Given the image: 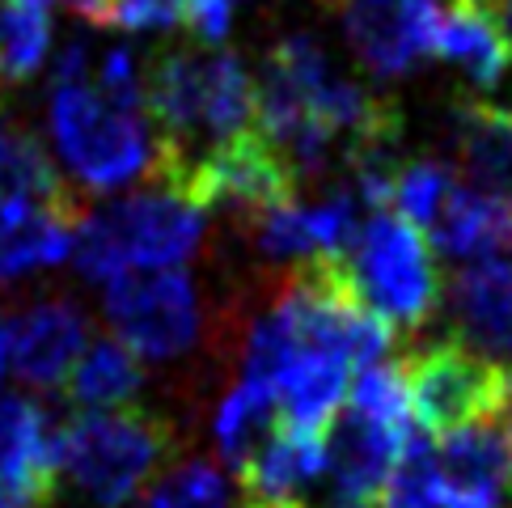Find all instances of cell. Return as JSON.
<instances>
[{"label": "cell", "instance_id": "22", "mask_svg": "<svg viewBox=\"0 0 512 508\" xmlns=\"http://www.w3.org/2000/svg\"><path fill=\"white\" fill-rule=\"evenodd\" d=\"M136 508H233L229 479L204 458L166 466L144 487Z\"/></svg>", "mask_w": 512, "mask_h": 508}, {"label": "cell", "instance_id": "25", "mask_svg": "<svg viewBox=\"0 0 512 508\" xmlns=\"http://www.w3.org/2000/svg\"><path fill=\"white\" fill-rule=\"evenodd\" d=\"M191 0H111V26L119 30H174L187 26Z\"/></svg>", "mask_w": 512, "mask_h": 508}, {"label": "cell", "instance_id": "15", "mask_svg": "<svg viewBox=\"0 0 512 508\" xmlns=\"http://www.w3.org/2000/svg\"><path fill=\"white\" fill-rule=\"evenodd\" d=\"M432 56L462 68L474 89H496L512 64V47L487 0H449L441 9Z\"/></svg>", "mask_w": 512, "mask_h": 508}, {"label": "cell", "instance_id": "17", "mask_svg": "<svg viewBox=\"0 0 512 508\" xmlns=\"http://www.w3.org/2000/svg\"><path fill=\"white\" fill-rule=\"evenodd\" d=\"M326 475V437H305V432L276 428L263 449L237 470L246 500H297Z\"/></svg>", "mask_w": 512, "mask_h": 508}, {"label": "cell", "instance_id": "9", "mask_svg": "<svg viewBox=\"0 0 512 508\" xmlns=\"http://www.w3.org/2000/svg\"><path fill=\"white\" fill-rule=\"evenodd\" d=\"M436 453V508H508L512 449L491 424L449 432Z\"/></svg>", "mask_w": 512, "mask_h": 508}, {"label": "cell", "instance_id": "2", "mask_svg": "<svg viewBox=\"0 0 512 508\" xmlns=\"http://www.w3.org/2000/svg\"><path fill=\"white\" fill-rule=\"evenodd\" d=\"M204 221L208 212L170 187L127 195L81 216L77 238H72V263L85 280L98 284L123 271L178 267L204 242Z\"/></svg>", "mask_w": 512, "mask_h": 508}, {"label": "cell", "instance_id": "23", "mask_svg": "<svg viewBox=\"0 0 512 508\" xmlns=\"http://www.w3.org/2000/svg\"><path fill=\"white\" fill-rule=\"evenodd\" d=\"M453 183H457V170L445 166V161H432V157L402 161L394 174V187H390V212H398L402 221H411L415 229L428 233Z\"/></svg>", "mask_w": 512, "mask_h": 508}, {"label": "cell", "instance_id": "7", "mask_svg": "<svg viewBox=\"0 0 512 508\" xmlns=\"http://www.w3.org/2000/svg\"><path fill=\"white\" fill-rule=\"evenodd\" d=\"M106 322L119 343L144 360H174L199 339V301L187 271L153 267L106 280Z\"/></svg>", "mask_w": 512, "mask_h": 508}, {"label": "cell", "instance_id": "13", "mask_svg": "<svg viewBox=\"0 0 512 508\" xmlns=\"http://www.w3.org/2000/svg\"><path fill=\"white\" fill-rule=\"evenodd\" d=\"M449 140L462 183L512 204V106L462 98L453 106Z\"/></svg>", "mask_w": 512, "mask_h": 508}, {"label": "cell", "instance_id": "29", "mask_svg": "<svg viewBox=\"0 0 512 508\" xmlns=\"http://www.w3.org/2000/svg\"><path fill=\"white\" fill-rule=\"evenodd\" d=\"M5 369H9V322L0 314V377H5Z\"/></svg>", "mask_w": 512, "mask_h": 508}, {"label": "cell", "instance_id": "8", "mask_svg": "<svg viewBox=\"0 0 512 508\" xmlns=\"http://www.w3.org/2000/svg\"><path fill=\"white\" fill-rule=\"evenodd\" d=\"M343 13V30L356 60L373 77H407L432 56L441 0H331Z\"/></svg>", "mask_w": 512, "mask_h": 508}, {"label": "cell", "instance_id": "20", "mask_svg": "<svg viewBox=\"0 0 512 508\" xmlns=\"http://www.w3.org/2000/svg\"><path fill=\"white\" fill-rule=\"evenodd\" d=\"M0 199H43V204H77L60 170L51 166L39 136L26 127H0Z\"/></svg>", "mask_w": 512, "mask_h": 508}, {"label": "cell", "instance_id": "4", "mask_svg": "<svg viewBox=\"0 0 512 508\" xmlns=\"http://www.w3.org/2000/svg\"><path fill=\"white\" fill-rule=\"evenodd\" d=\"M339 271L352 297L390 331H419L445 297V280L424 229L398 212H373L356 242L339 254Z\"/></svg>", "mask_w": 512, "mask_h": 508}, {"label": "cell", "instance_id": "21", "mask_svg": "<svg viewBox=\"0 0 512 508\" xmlns=\"http://www.w3.org/2000/svg\"><path fill=\"white\" fill-rule=\"evenodd\" d=\"M51 47V9L43 0H0V77L26 81Z\"/></svg>", "mask_w": 512, "mask_h": 508}, {"label": "cell", "instance_id": "28", "mask_svg": "<svg viewBox=\"0 0 512 508\" xmlns=\"http://www.w3.org/2000/svg\"><path fill=\"white\" fill-rule=\"evenodd\" d=\"M487 9L496 13V22H500L504 39H508V47H512V0H487Z\"/></svg>", "mask_w": 512, "mask_h": 508}, {"label": "cell", "instance_id": "24", "mask_svg": "<svg viewBox=\"0 0 512 508\" xmlns=\"http://www.w3.org/2000/svg\"><path fill=\"white\" fill-rule=\"evenodd\" d=\"M381 508H436V453L424 432L402 445L381 492Z\"/></svg>", "mask_w": 512, "mask_h": 508}, {"label": "cell", "instance_id": "27", "mask_svg": "<svg viewBox=\"0 0 512 508\" xmlns=\"http://www.w3.org/2000/svg\"><path fill=\"white\" fill-rule=\"evenodd\" d=\"M43 5L47 9L60 5L68 13H77L81 22H89V26H111V0H43Z\"/></svg>", "mask_w": 512, "mask_h": 508}, {"label": "cell", "instance_id": "11", "mask_svg": "<svg viewBox=\"0 0 512 508\" xmlns=\"http://www.w3.org/2000/svg\"><path fill=\"white\" fill-rule=\"evenodd\" d=\"M89 348V322L72 301L56 297L9 322V369L34 390H64Z\"/></svg>", "mask_w": 512, "mask_h": 508}, {"label": "cell", "instance_id": "16", "mask_svg": "<svg viewBox=\"0 0 512 508\" xmlns=\"http://www.w3.org/2000/svg\"><path fill=\"white\" fill-rule=\"evenodd\" d=\"M428 242L462 263L496 259V254L512 250V204L474 191L457 178L436 221L428 225Z\"/></svg>", "mask_w": 512, "mask_h": 508}, {"label": "cell", "instance_id": "26", "mask_svg": "<svg viewBox=\"0 0 512 508\" xmlns=\"http://www.w3.org/2000/svg\"><path fill=\"white\" fill-rule=\"evenodd\" d=\"M233 22V0H191L187 5V26L204 43H221Z\"/></svg>", "mask_w": 512, "mask_h": 508}, {"label": "cell", "instance_id": "3", "mask_svg": "<svg viewBox=\"0 0 512 508\" xmlns=\"http://www.w3.org/2000/svg\"><path fill=\"white\" fill-rule=\"evenodd\" d=\"M47 123L68 174L89 191H115L153 174L157 132L149 115L111 102L89 77L51 85Z\"/></svg>", "mask_w": 512, "mask_h": 508}, {"label": "cell", "instance_id": "14", "mask_svg": "<svg viewBox=\"0 0 512 508\" xmlns=\"http://www.w3.org/2000/svg\"><path fill=\"white\" fill-rule=\"evenodd\" d=\"M81 204L43 199H0V280L72 259Z\"/></svg>", "mask_w": 512, "mask_h": 508}, {"label": "cell", "instance_id": "31", "mask_svg": "<svg viewBox=\"0 0 512 508\" xmlns=\"http://www.w3.org/2000/svg\"><path fill=\"white\" fill-rule=\"evenodd\" d=\"M246 508H305L297 500H246Z\"/></svg>", "mask_w": 512, "mask_h": 508}, {"label": "cell", "instance_id": "19", "mask_svg": "<svg viewBox=\"0 0 512 508\" xmlns=\"http://www.w3.org/2000/svg\"><path fill=\"white\" fill-rule=\"evenodd\" d=\"M280 424H284V415H280L276 390H271L267 381L242 377L212 415V441L233 470H242Z\"/></svg>", "mask_w": 512, "mask_h": 508}, {"label": "cell", "instance_id": "10", "mask_svg": "<svg viewBox=\"0 0 512 508\" xmlns=\"http://www.w3.org/2000/svg\"><path fill=\"white\" fill-rule=\"evenodd\" d=\"M254 238L259 250L271 259H292V263H309L322 254H343L356 242L360 233V199L356 191H331L318 204H276L263 216H254Z\"/></svg>", "mask_w": 512, "mask_h": 508}, {"label": "cell", "instance_id": "6", "mask_svg": "<svg viewBox=\"0 0 512 508\" xmlns=\"http://www.w3.org/2000/svg\"><path fill=\"white\" fill-rule=\"evenodd\" d=\"M297 187H301L297 174L288 170V161L276 153V144L259 127L199 153L170 183V191L187 195L195 208H204V212L229 208V212H242L246 221L263 216L276 204L297 199Z\"/></svg>", "mask_w": 512, "mask_h": 508}, {"label": "cell", "instance_id": "30", "mask_svg": "<svg viewBox=\"0 0 512 508\" xmlns=\"http://www.w3.org/2000/svg\"><path fill=\"white\" fill-rule=\"evenodd\" d=\"M504 424H508V449H512V369H508V394H504Z\"/></svg>", "mask_w": 512, "mask_h": 508}, {"label": "cell", "instance_id": "12", "mask_svg": "<svg viewBox=\"0 0 512 508\" xmlns=\"http://www.w3.org/2000/svg\"><path fill=\"white\" fill-rule=\"evenodd\" d=\"M449 314L466 348L512 369V259H474L453 271Z\"/></svg>", "mask_w": 512, "mask_h": 508}, {"label": "cell", "instance_id": "1", "mask_svg": "<svg viewBox=\"0 0 512 508\" xmlns=\"http://www.w3.org/2000/svg\"><path fill=\"white\" fill-rule=\"evenodd\" d=\"M60 475L89 508H127L170 466L174 428L144 407L77 411L60 424Z\"/></svg>", "mask_w": 512, "mask_h": 508}, {"label": "cell", "instance_id": "18", "mask_svg": "<svg viewBox=\"0 0 512 508\" xmlns=\"http://www.w3.org/2000/svg\"><path fill=\"white\" fill-rule=\"evenodd\" d=\"M140 386H144L140 356L119 339H98L81 352L77 369L68 373L64 394L77 411H119V407H136Z\"/></svg>", "mask_w": 512, "mask_h": 508}, {"label": "cell", "instance_id": "5", "mask_svg": "<svg viewBox=\"0 0 512 508\" xmlns=\"http://www.w3.org/2000/svg\"><path fill=\"white\" fill-rule=\"evenodd\" d=\"M411 415L424 432H462L470 424H491L504 411L508 369L466 348L462 339H441L402 360Z\"/></svg>", "mask_w": 512, "mask_h": 508}]
</instances>
